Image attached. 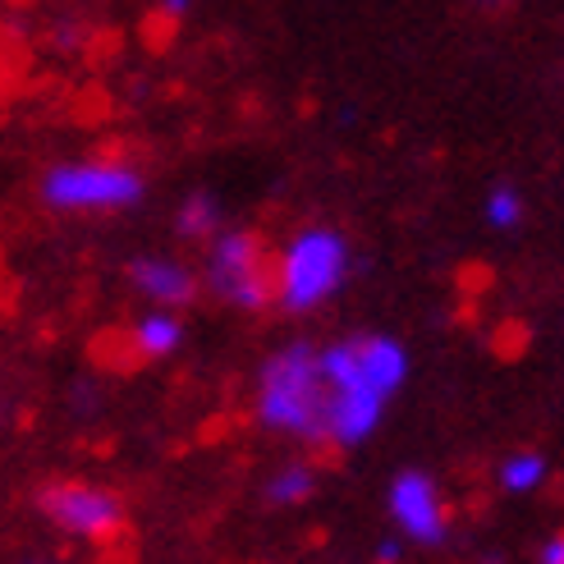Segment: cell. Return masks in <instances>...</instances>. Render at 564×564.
<instances>
[{
	"instance_id": "1",
	"label": "cell",
	"mask_w": 564,
	"mask_h": 564,
	"mask_svg": "<svg viewBox=\"0 0 564 564\" xmlns=\"http://www.w3.org/2000/svg\"><path fill=\"white\" fill-rule=\"evenodd\" d=\"M258 422L275 436L326 441V381L317 345H280L258 372Z\"/></svg>"
},
{
	"instance_id": "2",
	"label": "cell",
	"mask_w": 564,
	"mask_h": 564,
	"mask_svg": "<svg viewBox=\"0 0 564 564\" xmlns=\"http://www.w3.org/2000/svg\"><path fill=\"white\" fill-rule=\"evenodd\" d=\"M354 271V248L335 225H307L275 252V307L313 313Z\"/></svg>"
},
{
	"instance_id": "3",
	"label": "cell",
	"mask_w": 564,
	"mask_h": 564,
	"mask_svg": "<svg viewBox=\"0 0 564 564\" xmlns=\"http://www.w3.org/2000/svg\"><path fill=\"white\" fill-rule=\"evenodd\" d=\"M37 197L61 216H116V212H133L143 203L148 180L129 161L88 156V161L51 165L37 184Z\"/></svg>"
},
{
	"instance_id": "4",
	"label": "cell",
	"mask_w": 564,
	"mask_h": 564,
	"mask_svg": "<svg viewBox=\"0 0 564 564\" xmlns=\"http://www.w3.org/2000/svg\"><path fill=\"white\" fill-rule=\"evenodd\" d=\"M317 362H322V381H326V441L340 449L372 441L390 400L368 381V372H362L354 340L322 345Z\"/></svg>"
},
{
	"instance_id": "5",
	"label": "cell",
	"mask_w": 564,
	"mask_h": 564,
	"mask_svg": "<svg viewBox=\"0 0 564 564\" xmlns=\"http://www.w3.org/2000/svg\"><path fill=\"white\" fill-rule=\"evenodd\" d=\"M203 285L216 299L243 307V313H262V307L275 303V258H271V248L252 230L225 225L216 239H207Z\"/></svg>"
},
{
	"instance_id": "6",
	"label": "cell",
	"mask_w": 564,
	"mask_h": 564,
	"mask_svg": "<svg viewBox=\"0 0 564 564\" xmlns=\"http://www.w3.org/2000/svg\"><path fill=\"white\" fill-rule=\"evenodd\" d=\"M37 510L55 528H61L65 538H78V542H110L124 528V500L110 491V487L78 482V477L42 487Z\"/></svg>"
},
{
	"instance_id": "7",
	"label": "cell",
	"mask_w": 564,
	"mask_h": 564,
	"mask_svg": "<svg viewBox=\"0 0 564 564\" xmlns=\"http://www.w3.org/2000/svg\"><path fill=\"white\" fill-rule=\"evenodd\" d=\"M386 514H390L394 528H400L404 542L441 546L449 538V505H445V496L436 487V477L422 473V468H404V473L390 477Z\"/></svg>"
},
{
	"instance_id": "8",
	"label": "cell",
	"mask_w": 564,
	"mask_h": 564,
	"mask_svg": "<svg viewBox=\"0 0 564 564\" xmlns=\"http://www.w3.org/2000/svg\"><path fill=\"white\" fill-rule=\"evenodd\" d=\"M129 290L138 299H148L152 307H184L197 299V271L180 258H165V252H143V258L129 262Z\"/></svg>"
},
{
	"instance_id": "9",
	"label": "cell",
	"mask_w": 564,
	"mask_h": 564,
	"mask_svg": "<svg viewBox=\"0 0 564 564\" xmlns=\"http://www.w3.org/2000/svg\"><path fill=\"white\" fill-rule=\"evenodd\" d=\"M184 340H188V330H184L175 307H148V313L129 326V349L143 358V362L175 358L184 349Z\"/></svg>"
},
{
	"instance_id": "10",
	"label": "cell",
	"mask_w": 564,
	"mask_h": 564,
	"mask_svg": "<svg viewBox=\"0 0 564 564\" xmlns=\"http://www.w3.org/2000/svg\"><path fill=\"white\" fill-rule=\"evenodd\" d=\"M496 482L505 496H532L551 482V459L542 449H514V455H505L496 464Z\"/></svg>"
},
{
	"instance_id": "11",
	"label": "cell",
	"mask_w": 564,
	"mask_h": 564,
	"mask_svg": "<svg viewBox=\"0 0 564 564\" xmlns=\"http://www.w3.org/2000/svg\"><path fill=\"white\" fill-rule=\"evenodd\" d=\"M175 230L184 239H216L225 230V207H220V197L212 188H193L184 193V203L175 207Z\"/></svg>"
},
{
	"instance_id": "12",
	"label": "cell",
	"mask_w": 564,
	"mask_h": 564,
	"mask_svg": "<svg viewBox=\"0 0 564 564\" xmlns=\"http://www.w3.org/2000/svg\"><path fill=\"white\" fill-rule=\"evenodd\" d=\"M313 491H317L313 464H285L267 477V505H275V510H294V505L313 500Z\"/></svg>"
},
{
	"instance_id": "13",
	"label": "cell",
	"mask_w": 564,
	"mask_h": 564,
	"mask_svg": "<svg viewBox=\"0 0 564 564\" xmlns=\"http://www.w3.org/2000/svg\"><path fill=\"white\" fill-rule=\"evenodd\" d=\"M482 220L500 235H514L528 220V197L514 184H491L487 197H482Z\"/></svg>"
},
{
	"instance_id": "14",
	"label": "cell",
	"mask_w": 564,
	"mask_h": 564,
	"mask_svg": "<svg viewBox=\"0 0 564 564\" xmlns=\"http://www.w3.org/2000/svg\"><path fill=\"white\" fill-rule=\"evenodd\" d=\"M193 6H197V0H156V14L165 23H184L193 14Z\"/></svg>"
},
{
	"instance_id": "15",
	"label": "cell",
	"mask_w": 564,
	"mask_h": 564,
	"mask_svg": "<svg viewBox=\"0 0 564 564\" xmlns=\"http://www.w3.org/2000/svg\"><path fill=\"white\" fill-rule=\"evenodd\" d=\"M372 560L377 564H404V538H381V546H377Z\"/></svg>"
},
{
	"instance_id": "16",
	"label": "cell",
	"mask_w": 564,
	"mask_h": 564,
	"mask_svg": "<svg viewBox=\"0 0 564 564\" xmlns=\"http://www.w3.org/2000/svg\"><path fill=\"white\" fill-rule=\"evenodd\" d=\"M538 564H564V532H555V538L538 546Z\"/></svg>"
},
{
	"instance_id": "17",
	"label": "cell",
	"mask_w": 564,
	"mask_h": 564,
	"mask_svg": "<svg viewBox=\"0 0 564 564\" xmlns=\"http://www.w3.org/2000/svg\"><path fill=\"white\" fill-rule=\"evenodd\" d=\"M477 6H500V0H477Z\"/></svg>"
},
{
	"instance_id": "18",
	"label": "cell",
	"mask_w": 564,
	"mask_h": 564,
	"mask_svg": "<svg viewBox=\"0 0 564 564\" xmlns=\"http://www.w3.org/2000/svg\"><path fill=\"white\" fill-rule=\"evenodd\" d=\"M23 564H51V560H23Z\"/></svg>"
}]
</instances>
